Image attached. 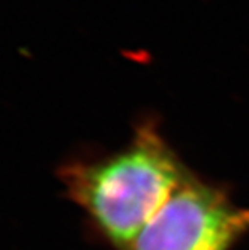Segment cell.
<instances>
[{"label": "cell", "instance_id": "obj_1", "mask_svg": "<svg viewBox=\"0 0 249 250\" xmlns=\"http://www.w3.org/2000/svg\"><path fill=\"white\" fill-rule=\"evenodd\" d=\"M188 177L153 120L140 123L123 150L60 169L68 196L120 250H128Z\"/></svg>", "mask_w": 249, "mask_h": 250}, {"label": "cell", "instance_id": "obj_2", "mask_svg": "<svg viewBox=\"0 0 249 250\" xmlns=\"http://www.w3.org/2000/svg\"><path fill=\"white\" fill-rule=\"evenodd\" d=\"M249 232V208L189 174L128 250H230Z\"/></svg>", "mask_w": 249, "mask_h": 250}]
</instances>
